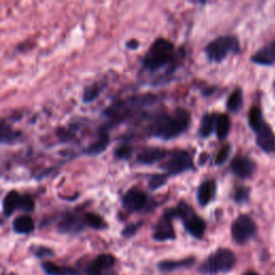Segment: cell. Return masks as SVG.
<instances>
[{"instance_id":"1","label":"cell","mask_w":275,"mask_h":275,"mask_svg":"<svg viewBox=\"0 0 275 275\" xmlns=\"http://www.w3.org/2000/svg\"><path fill=\"white\" fill-rule=\"evenodd\" d=\"M190 119L189 112L184 109H177L172 113L162 112L152 118L147 132L152 137L171 140L187 131Z\"/></svg>"},{"instance_id":"2","label":"cell","mask_w":275,"mask_h":275,"mask_svg":"<svg viewBox=\"0 0 275 275\" xmlns=\"http://www.w3.org/2000/svg\"><path fill=\"white\" fill-rule=\"evenodd\" d=\"M157 96L153 95V93L127 98L106 108L103 111V115L111 118L114 123L123 122L127 117L132 116L136 112L154 104V102L157 101Z\"/></svg>"},{"instance_id":"3","label":"cell","mask_w":275,"mask_h":275,"mask_svg":"<svg viewBox=\"0 0 275 275\" xmlns=\"http://www.w3.org/2000/svg\"><path fill=\"white\" fill-rule=\"evenodd\" d=\"M176 48L171 41L164 38H158L153 42L142 59V65L150 71H158L167 65L171 64L177 58Z\"/></svg>"},{"instance_id":"4","label":"cell","mask_w":275,"mask_h":275,"mask_svg":"<svg viewBox=\"0 0 275 275\" xmlns=\"http://www.w3.org/2000/svg\"><path fill=\"white\" fill-rule=\"evenodd\" d=\"M174 218L178 217L183 221L186 231L188 232L191 237L198 240L204 237L205 232V221L201 218L198 214L194 212L192 207L185 202V201H180L179 204L173 207Z\"/></svg>"},{"instance_id":"5","label":"cell","mask_w":275,"mask_h":275,"mask_svg":"<svg viewBox=\"0 0 275 275\" xmlns=\"http://www.w3.org/2000/svg\"><path fill=\"white\" fill-rule=\"evenodd\" d=\"M241 50L239 39L236 36L225 35L213 40L205 48V55L212 63H220L230 54H238Z\"/></svg>"},{"instance_id":"6","label":"cell","mask_w":275,"mask_h":275,"mask_svg":"<svg viewBox=\"0 0 275 275\" xmlns=\"http://www.w3.org/2000/svg\"><path fill=\"white\" fill-rule=\"evenodd\" d=\"M236 255L229 248H218L215 253L203 261L199 268V271L205 274L229 272L236 266Z\"/></svg>"},{"instance_id":"7","label":"cell","mask_w":275,"mask_h":275,"mask_svg":"<svg viewBox=\"0 0 275 275\" xmlns=\"http://www.w3.org/2000/svg\"><path fill=\"white\" fill-rule=\"evenodd\" d=\"M168 156L167 162L160 166L167 176H178L193 168L191 155L185 150H174Z\"/></svg>"},{"instance_id":"8","label":"cell","mask_w":275,"mask_h":275,"mask_svg":"<svg viewBox=\"0 0 275 275\" xmlns=\"http://www.w3.org/2000/svg\"><path fill=\"white\" fill-rule=\"evenodd\" d=\"M257 234V225L247 214H241L231 226V236L239 244H245Z\"/></svg>"},{"instance_id":"9","label":"cell","mask_w":275,"mask_h":275,"mask_svg":"<svg viewBox=\"0 0 275 275\" xmlns=\"http://www.w3.org/2000/svg\"><path fill=\"white\" fill-rule=\"evenodd\" d=\"M174 214L172 209H168L158 220L153 233V239L157 242H165V241L176 240L177 234L173 227Z\"/></svg>"},{"instance_id":"10","label":"cell","mask_w":275,"mask_h":275,"mask_svg":"<svg viewBox=\"0 0 275 275\" xmlns=\"http://www.w3.org/2000/svg\"><path fill=\"white\" fill-rule=\"evenodd\" d=\"M149 203V196L138 188H130L123 197V206L129 212H139Z\"/></svg>"},{"instance_id":"11","label":"cell","mask_w":275,"mask_h":275,"mask_svg":"<svg viewBox=\"0 0 275 275\" xmlns=\"http://www.w3.org/2000/svg\"><path fill=\"white\" fill-rule=\"evenodd\" d=\"M256 163L247 156H237L230 164L232 173L240 179L251 178L256 171Z\"/></svg>"},{"instance_id":"12","label":"cell","mask_w":275,"mask_h":275,"mask_svg":"<svg viewBox=\"0 0 275 275\" xmlns=\"http://www.w3.org/2000/svg\"><path fill=\"white\" fill-rule=\"evenodd\" d=\"M115 265V257L111 254H102L86 267V275H104Z\"/></svg>"},{"instance_id":"13","label":"cell","mask_w":275,"mask_h":275,"mask_svg":"<svg viewBox=\"0 0 275 275\" xmlns=\"http://www.w3.org/2000/svg\"><path fill=\"white\" fill-rule=\"evenodd\" d=\"M256 133V143L261 151L267 154L275 153V133L271 127L265 123Z\"/></svg>"},{"instance_id":"14","label":"cell","mask_w":275,"mask_h":275,"mask_svg":"<svg viewBox=\"0 0 275 275\" xmlns=\"http://www.w3.org/2000/svg\"><path fill=\"white\" fill-rule=\"evenodd\" d=\"M168 155V152L162 147H144L137 155V162L142 165H153L162 162Z\"/></svg>"},{"instance_id":"15","label":"cell","mask_w":275,"mask_h":275,"mask_svg":"<svg viewBox=\"0 0 275 275\" xmlns=\"http://www.w3.org/2000/svg\"><path fill=\"white\" fill-rule=\"evenodd\" d=\"M251 60L252 63L259 66H273L275 64V40L260 49L256 54L251 57Z\"/></svg>"},{"instance_id":"16","label":"cell","mask_w":275,"mask_h":275,"mask_svg":"<svg viewBox=\"0 0 275 275\" xmlns=\"http://www.w3.org/2000/svg\"><path fill=\"white\" fill-rule=\"evenodd\" d=\"M216 194V183L213 180H206L201 183L197 190V199L201 206H206L214 200Z\"/></svg>"},{"instance_id":"17","label":"cell","mask_w":275,"mask_h":275,"mask_svg":"<svg viewBox=\"0 0 275 275\" xmlns=\"http://www.w3.org/2000/svg\"><path fill=\"white\" fill-rule=\"evenodd\" d=\"M21 137L22 132L15 130L9 123L0 118V144H13Z\"/></svg>"},{"instance_id":"18","label":"cell","mask_w":275,"mask_h":275,"mask_svg":"<svg viewBox=\"0 0 275 275\" xmlns=\"http://www.w3.org/2000/svg\"><path fill=\"white\" fill-rule=\"evenodd\" d=\"M84 221L80 219L76 215L68 214L66 215L58 225V230L63 233H71V232H79L83 229Z\"/></svg>"},{"instance_id":"19","label":"cell","mask_w":275,"mask_h":275,"mask_svg":"<svg viewBox=\"0 0 275 275\" xmlns=\"http://www.w3.org/2000/svg\"><path fill=\"white\" fill-rule=\"evenodd\" d=\"M196 259L193 257H188L180 260H165L158 264V269L162 272H173L180 269H186L190 268Z\"/></svg>"},{"instance_id":"20","label":"cell","mask_w":275,"mask_h":275,"mask_svg":"<svg viewBox=\"0 0 275 275\" xmlns=\"http://www.w3.org/2000/svg\"><path fill=\"white\" fill-rule=\"evenodd\" d=\"M216 116V113H205L203 117L201 118V124L199 128V136L201 138L210 137L213 131L215 130Z\"/></svg>"},{"instance_id":"21","label":"cell","mask_w":275,"mask_h":275,"mask_svg":"<svg viewBox=\"0 0 275 275\" xmlns=\"http://www.w3.org/2000/svg\"><path fill=\"white\" fill-rule=\"evenodd\" d=\"M231 122L227 114H217L215 122V131L218 140H225L230 132Z\"/></svg>"},{"instance_id":"22","label":"cell","mask_w":275,"mask_h":275,"mask_svg":"<svg viewBox=\"0 0 275 275\" xmlns=\"http://www.w3.org/2000/svg\"><path fill=\"white\" fill-rule=\"evenodd\" d=\"M109 143H110L109 135L108 132H106V130L103 129L100 131L99 138L92 144H91V146L87 149L86 153L89 154V155H99L100 153H102L106 150Z\"/></svg>"},{"instance_id":"23","label":"cell","mask_w":275,"mask_h":275,"mask_svg":"<svg viewBox=\"0 0 275 275\" xmlns=\"http://www.w3.org/2000/svg\"><path fill=\"white\" fill-rule=\"evenodd\" d=\"M13 229L16 233L28 234L35 229V223L33 219L28 215H22L13 221Z\"/></svg>"},{"instance_id":"24","label":"cell","mask_w":275,"mask_h":275,"mask_svg":"<svg viewBox=\"0 0 275 275\" xmlns=\"http://www.w3.org/2000/svg\"><path fill=\"white\" fill-rule=\"evenodd\" d=\"M19 199H21V194L14 190H12L8 194H6L5 198L3 199V202H2L3 213L5 216L12 215L13 212H14L16 209H18Z\"/></svg>"},{"instance_id":"25","label":"cell","mask_w":275,"mask_h":275,"mask_svg":"<svg viewBox=\"0 0 275 275\" xmlns=\"http://www.w3.org/2000/svg\"><path fill=\"white\" fill-rule=\"evenodd\" d=\"M43 270L49 275H78L79 272L70 267L58 266L53 263H44L42 265Z\"/></svg>"},{"instance_id":"26","label":"cell","mask_w":275,"mask_h":275,"mask_svg":"<svg viewBox=\"0 0 275 275\" xmlns=\"http://www.w3.org/2000/svg\"><path fill=\"white\" fill-rule=\"evenodd\" d=\"M264 114L261 109L257 105H254L248 112V124L254 132H256L261 126L265 124Z\"/></svg>"},{"instance_id":"27","label":"cell","mask_w":275,"mask_h":275,"mask_svg":"<svg viewBox=\"0 0 275 275\" xmlns=\"http://www.w3.org/2000/svg\"><path fill=\"white\" fill-rule=\"evenodd\" d=\"M243 105V92L241 89H236L227 100V109L232 113H238Z\"/></svg>"},{"instance_id":"28","label":"cell","mask_w":275,"mask_h":275,"mask_svg":"<svg viewBox=\"0 0 275 275\" xmlns=\"http://www.w3.org/2000/svg\"><path fill=\"white\" fill-rule=\"evenodd\" d=\"M83 221H84V225H87L89 227L92 228V229L100 230V229H103V228L106 227L104 219L100 215H98V214H95V213L85 214Z\"/></svg>"},{"instance_id":"29","label":"cell","mask_w":275,"mask_h":275,"mask_svg":"<svg viewBox=\"0 0 275 275\" xmlns=\"http://www.w3.org/2000/svg\"><path fill=\"white\" fill-rule=\"evenodd\" d=\"M101 91H102V86L99 85V84H92V85L89 86L84 91L83 101L85 103H90V102L93 101V100L99 97Z\"/></svg>"},{"instance_id":"30","label":"cell","mask_w":275,"mask_h":275,"mask_svg":"<svg viewBox=\"0 0 275 275\" xmlns=\"http://www.w3.org/2000/svg\"><path fill=\"white\" fill-rule=\"evenodd\" d=\"M250 196H251V189L248 188V187L241 186V187H238L236 191H234L233 200H234V202H237L239 204H243V203L248 202V200H250Z\"/></svg>"},{"instance_id":"31","label":"cell","mask_w":275,"mask_h":275,"mask_svg":"<svg viewBox=\"0 0 275 275\" xmlns=\"http://www.w3.org/2000/svg\"><path fill=\"white\" fill-rule=\"evenodd\" d=\"M168 177H169V176H167L166 173L154 174V176H152L150 178L149 187L152 190H156V189L160 188V187H163L167 183Z\"/></svg>"},{"instance_id":"32","label":"cell","mask_w":275,"mask_h":275,"mask_svg":"<svg viewBox=\"0 0 275 275\" xmlns=\"http://www.w3.org/2000/svg\"><path fill=\"white\" fill-rule=\"evenodd\" d=\"M230 154H231V145L230 144L224 145L219 150V152L217 153V155L215 157V165L216 166L224 165L228 160V158H229Z\"/></svg>"},{"instance_id":"33","label":"cell","mask_w":275,"mask_h":275,"mask_svg":"<svg viewBox=\"0 0 275 275\" xmlns=\"http://www.w3.org/2000/svg\"><path fill=\"white\" fill-rule=\"evenodd\" d=\"M35 209V202L28 194H21V199H19V204H18V210H23L26 212H31Z\"/></svg>"},{"instance_id":"34","label":"cell","mask_w":275,"mask_h":275,"mask_svg":"<svg viewBox=\"0 0 275 275\" xmlns=\"http://www.w3.org/2000/svg\"><path fill=\"white\" fill-rule=\"evenodd\" d=\"M132 152H133V150L130 145H120L115 150L114 154H115L116 158L122 159V160H127L131 157Z\"/></svg>"},{"instance_id":"35","label":"cell","mask_w":275,"mask_h":275,"mask_svg":"<svg viewBox=\"0 0 275 275\" xmlns=\"http://www.w3.org/2000/svg\"><path fill=\"white\" fill-rule=\"evenodd\" d=\"M142 225H143V223H141L140 221V223H137V224H131V225L126 226L122 231V236L125 238H130L132 236H135Z\"/></svg>"},{"instance_id":"36","label":"cell","mask_w":275,"mask_h":275,"mask_svg":"<svg viewBox=\"0 0 275 275\" xmlns=\"http://www.w3.org/2000/svg\"><path fill=\"white\" fill-rule=\"evenodd\" d=\"M33 253H35L36 256L39 258H46V257L53 256V251L48 247H43V246L37 247L36 250L33 251Z\"/></svg>"},{"instance_id":"37","label":"cell","mask_w":275,"mask_h":275,"mask_svg":"<svg viewBox=\"0 0 275 275\" xmlns=\"http://www.w3.org/2000/svg\"><path fill=\"white\" fill-rule=\"evenodd\" d=\"M139 45H140L139 41H138V40H135V39L129 40V41L126 43V46H127V48H128L129 50H137V49L139 48Z\"/></svg>"},{"instance_id":"38","label":"cell","mask_w":275,"mask_h":275,"mask_svg":"<svg viewBox=\"0 0 275 275\" xmlns=\"http://www.w3.org/2000/svg\"><path fill=\"white\" fill-rule=\"evenodd\" d=\"M243 275H259V274L256 273V272H254V271H250V272H246V273L243 274Z\"/></svg>"},{"instance_id":"39","label":"cell","mask_w":275,"mask_h":275,"mask_svg":"<svg viewBox=\"0 0 275 275\" xmlns=\"http://www.w3.org/2000/svg\"><path fill=\"white\" fill-rule=\"evenodd\" d=\"M274 92H275V83H274Z\"/></svg>"}]
</instances>
